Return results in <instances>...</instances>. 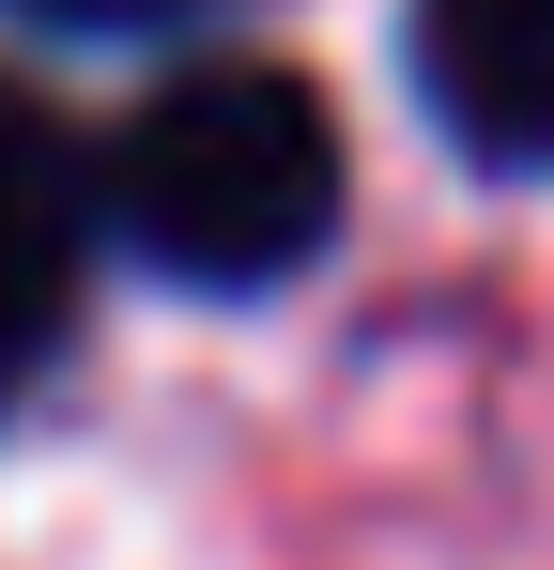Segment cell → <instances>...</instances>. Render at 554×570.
I'll return each instance as SVG.
<instances>
[{
  "label": "cell",
  "mask_w": 554,
  "mask_h": 570,
  "mask_svg": "<svg viewBox=\"0 0 554 570\" xmlns=\"http://www.w3.org/2000/svg\"><path fill=\"white\" fill-rule=\"evenodd\" d=\"M416 108L477 170H554V0H416Z\"/></svg>",
  "instance_id": "obj_3"
},
{
  "label": "cell",
  "mask_w": 554,
  "mask_h": 570,
  "mask_svg": "<svg viewBox=\"0 0 554 570\" xmlns=\"http://www.w3.org/2000/svg\"><path fill=\"white\" fill-rule=\"evenodd\" d=\"M16 16H47V31H155V16H200V0H16Z\"/></svg>",
  "instance_id": "obj_4"
},
{
  "label": "cell",
  "mask_w": 554,
  "mask_h": 570,
  "mask_svg": "<svg viewBox=\"0 0 554 570\" xmlns=\"http://www.w3.org/2000/svg\"><path fill=\"white\" fill-rule=\"evenodd\" d=\"M92 216L185 293H277L339 232V108L293 62H185L123 108Z\"/></svg>",
  "instance_id": "obj_1"
},
{
  "label": "cell",
  "mask_w": 554,
  "mask_h": 570,
  "mask_svg": "<svg viewBox=\"0 0 554 570\" xmlns=\"http://www.w3.org/2000/svg\"><path fill=\"white\" fill-rule=\"evenodd\" d=\"M78 247H92V170L47 108L0 78V401L62 355L78 324Z\"/></svg>",
  "instance_id": "obj_2"
}]
</instances>
